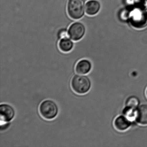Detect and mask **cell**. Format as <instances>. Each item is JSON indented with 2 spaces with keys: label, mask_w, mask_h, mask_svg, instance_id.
<instances>
[{
  "label": "cell",
  "mask_w": 147,
  "mask_h": 147,
  "mask_svg": "<svg viewBox=\"0 0 147 147\" xmlns=\"http://www.w3.org/2000/svg\"><path fill=\"white\" fill-rule=\"evenodd\" d=\"M71 86L76 93L80 95L86 94L92 88V80L88 75L76 74L71 80Z\"/></svg>",
  "instance_id": "cell-1"
},
{
  "label": "cell",
  "mask_w": 147,
  "mask_h": 147,
  "mask_svg": "<svg viewBox=\"0 0 147 147\" xmlns=\"http://www.w3.org/2000/svg\"><path fill=\"white\" fill-rule=\"evenodd\" d=\"M60 107L56 101L51 99L43 100L39 107L41 116L46 120L55 119L59 114Z\"/></svg>",
  "instance_id": "cell-2"
},
{
  "label": "cell",
  "mask_w": 147,
  "mask_h": 147,
  "mask_svg": "<svg viewBox=\"0 0 147 147\" xmlns=\"http://www.w3.org/2000/svg\"><path fill=\"white\" fill-rule=\"evenodd\" d=\"M86 2L85 0H68L67 11L70 18L78 20L84 17Z\"/></svg>",
  "instance_id": "cell-3"
},
{
  "label": "cell",
  "mask_w": 147,
  "mask_h": 147,
  "mask_svg": "<svg viewBox=\"0 0 147 147\" xmlns=\"http://www.w3.org/2000/svg\"><path fill=\"white\" fill-rule=\"evenodd\" d=\"M129 20L133 27L143 29L147 26V12L145 10L136 7L131 10Z\"/></svg>",
  "instance_id": "cell-4"
},
{
  "label": "cell",
  "mask_w": 147,
  "mask_h": 147,
  "mask_svg": "<svg viewBox=\"0 0 147 147\" xmlns=\"http://www.w3.org/2000/svg\"><path fill=\"white\" fill-rule=\"evenodd\" d=\"M86 26L79 20H75L68 29L69 37L74 42H78L81 40L86 35Z\"/></svg>",
  "instance_id": "cell-5"
},
{
  "label": "cell",
  "mask_w": 147,
  "mask_h": 147,
  "mask_svg": "<svg viewBox=\"0 0 147 147\" xmlns=\"http://www.w3.org/2000/svg\"><path fill=\"white\" fill-rule=\"evenodd\" d=\"M16 116V109L12 105L7 103H1L0 122L8 123L11 122L15 118Z\"/></svg>",
  "instance_id": "cell-6"
},
{
  "label": "cell",
  "mask_w": 147,
  "mask_h": 147,
  "mask_svg": "<svg viewBox=\"0 0 147 147\" xmlns=\"http://www.w3.org/2000/svg\"><path fill=\"white\" fill-rule=\"evenodd\" d=\"M92 61L86 58H84L76 63L75 71L79 74L88 75L92 71Z\"/></svg>",
  "instance_id": "cell-7"
},
{
  "label": "cell",
  "mask_w": 147,
  "mask_h": 147,
  "mask_svg": "<svg viewBox=\"0 0 147 147\" xmlns=\"http://www.w3.org/2000/svg\"><path fill=\"white\" fill-rule=\"evenodd\" d=\"M100 3L98 0H88L85 5V11L87 15L90 16H95L100 11Z\"/></svg>",
  "instance_id": "cell-8"
},
{
  "label": "cell",
  "mask_w": 147,
  "mask_h": 147,
  "mask_svg": "<svg viewBox=\"0 0 147 147\" xmlns=\"http://www.w3.org/2000/svg\"><path fill=\"white\" fill-rule=\"evenodd\" d=\"M131 125V121L125 116H119L114 120V126L117 130L119 131L126 130L129 128Z\"/></svg>",
  "instance_id": "cell-9"
},
{
  "label": "cell",
  "mask_w": 147,
  "mask_h": 147,
  "mask_svg": "<svg viewBox=\"0 0 147 147\" xmlns=\"http://www.w3.org/2000/svg\"><path fill=\"white\" fill-rule=\"evenodd\" d=\"M74 45L75 42L69 37H65L60 39L58 42V47L62 52L68 53L73 49Z\"/></svg>",
  "instance_id": "cell-10"
},
{
  "label": "cell",
  "mask_w": 147,
  "mask_h": 147,
  "mask_svg": "<svg viewBox=\"0 0 147 147\" xmlns=\"http://www.w3.org/2000/svg\"><path fill=\"white\" fill-rule=\"evenodd\" d=\"M136 120L140 124L147 125V105H142L138 109Z\"/></svg>",
  "instance_id": "cell-11"
},
{
  "label": "cell",
  "mask_w": 147,
  "mask_h": 147,
  "mask_svg": "<svg viewBox=\"0 0 147 147\" xmlns=\"http://www.w3.org/2000/svg\"><path fill=\"white\" fill-rule=\"evenodd\" d=\"M137 110L136 109L126 107L124 109L123 113L125 117H126L130 121H132L136 119Z\"/></svg>",
  "instance_id": "cell-12"
},
{
  "label": "cell",
  "mask_w": 147,
  "mask_h": 147,
  "mask_svg": "<svg viewBox=\"0 0 147 147\" xmlns=\"http://www.w3.org/2000/svg\"><path fill=\"white\" fill-rule=\"evenodd\" d=\"M139 104V100L137 98L134 96L129 97L126 102V107L134 109H136Z\"/></svg>",
  "instance_id": "cell-13"
},
{
  "label": "cell",
  "mask_w": 147,
  "mask_h": 147,
  "mask_svg": "<svg viewBox=\"0 0 147 147\" xmlns=\"http://www.w3.org/2000/svg\"><path fill=\"white\" fill-rule=\"evenodd\" d=\"M136 7L142 10H147V0H135Z\"/></svg>",
  "instance_id": "cell-14"
},
{
  "label": "cell",
  "mask_w": 147,
  "mask_h": 147,
  "mask_svg": "<svg viewBox=\"0 0 147 147\" xmlns=\"http://www.w3.org/2000/svg\"><path fill=\"white\" fill-rule=\"evenodd\" d=\"M130 11L129 9H123L122 10L119 14L120 18L122 20H124V21L127 20H129Z\"/></svg>",
  "instance_id": "cell-15"
},
{
  "label": "cell",
  "mask_w": 147,
  "mask_h": 147,
  "mask_svg": "<svg viewBox=\"0 0 147 147\" xmlns=\"http://www.w3.org/2000/svg\"><path fill=\"white\" fill-rule=\"evenodd\" d=\"M135 2V0H126V3L128 5H131L133 4Z\"/></svg>",
  "instance_id": "cell-16"
},
{
  "label": "cell",
  "mask_w": 147,
  "mask_h": 147,
  "mask_svg": "<svg viewBox=\"0 0 147 147\" xmlns=\"http://www.w3.org/2000/svg\"><path fill=\"white\" fill-rule=\"evenodd\" d=\"M146 95H147V90H146Z\"/></svg>",
  "instance_id": "cell-17"
}]
</instances>
